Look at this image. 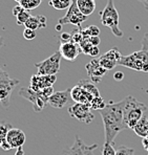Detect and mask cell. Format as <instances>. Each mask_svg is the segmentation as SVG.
<instances>
[{
	"label": "cell",
	"instance_id": "cell-1",
	"mask_svg": "<svg viewBox=\"0 0 148 155\" xmlns=\"http://www.w3.org/2000/svg\"><path fill=\"white\" fill-rule=\"evenodd\" d=\"M127 103V97L118 103L106 104L105 108L99 110L104 124L105 143H113L116 136L127 128L123 118V109Z\"/></svg>",
	"mask_w": 148,
	"mask_h": 155
},
{
	"label": "cell",
	"instance_id": "cell-2",
	"mask_svg": "<svg viewBox=\"0 0 148 155\" xmlns=\"http://www.w3.org/2000/svg\"><path fill=\"white\" fill-rule=\"evenodd\" d=\"M147 110L146 105L139 102L133 97H127V103L123 109V118L127 128L133 129V127L139 123V120L144 116V112Z\"/></svg>",
	"mask_w": 148,
	"mask_h": 155
},
{
	"label": "cell",
	"instance_id": "cell-3",
	"mask_svg": "<svg viewBox=\"0 0 148 155\" xmlns=\"http://www.w3.org/2000/svg\"><path fill=\"white\" fill-rule=\"evenodd\" d=\"M99 16L101 18L102 24L110 28V31H113V34L116 37H123L124 34L119 27V13H118L117 8H115L113 0H107L105 8L99 13Z\"/></svg>",
	"mask_w": 148,
	"mask_h": 155
},
{
	"label": "cell",
	"instance_id": "cell-4",
	"mask_svg": "<svg viewBox=\"0 0 148 155\" xmlns=\"http://www.w3.org/2000/svg\"><path fill=\"white\" fill-rule=\"evenodd\" d=\"M61 54L57 51L54 54L49 57L45 60L36 63L35 66L37 68V74L41 76H52L57 74L60 70V62H61Z\"/></svg>",
	"mask_w": 148,
	"mask_h": 155
},
{
	"label": "cell",
	"instance_id": "cell-5",
	"mask_svg": "<svg viewBox=\"0 0 148 155\" xmlns=\"http://www.w3.org/2000/svg\"><path fill=\"white\" fill-rule=\"evenodd\" d=\"M87 20V17L84 16L78 8L77 5V0H72L70 6L67 8V12L65 14V16H63L62 18H60L58 21L59 24L61 25H65V24H72L76 25L78 28H82L81 24L84 21Z\"/></svg>",
	"mask_w": 148,
	"mask_h": 155
},
{
	"label": "cell",
	"instance_id": "cell-6",
	"mask_svg": "<svg viewBox=\"0 0 148 155\" xmlns=\"http://www.w3.org/2000/svg\"><path fill=\"white\" fill-rule=\"evenodd\" d=\"M68 113L72 118L81 123H85V124H90L95 118L89 104L75 103L68 108Z\"/></svg>",
	"mask_w": 148,
	"mask_h": 155
},
{
	"label": "cell",
	"instance_id": "cell-7",
	"mask_svg": "<svg viewBox=\"0 0 148 155\" xmlns=\"http://www.w3.org/2000/svg\"><path fill=\"white\" fill-rule=\"evenodd\" d=\"M18 93L21 97H24L33 104L35 112H40L47 104V102L42 97L40 91H35L29 87H21Z\"/></svg>",
	"mask_w": 148,
	"mask_h": 155
},
{
	"label": "cell",
	"instance_id": "cell-8",
	"mask_svg": "<svg viewBox=\"0 0 148 155\" xmlns=\"http://www.w3.org/2000/svg\"><path fill=\"white\" fill-rule=\"evenodd\" d=\"M98 148L97 143H92V146L86 145L79 137V135H75V142L72 147L67 148L63 151L62 155H95L94 151Z\"/></svg>",
	"mask_w": 148,
	"mask_h": 155
},
{
	"label": "cell",
	"instance_id": "cell-9",
	"mask_svg": "<svg viewBox=\"0 0 148 155\" xmlns=\"http://www.w3.org/2000/svg\"><path fill=\"white\" fill-rule=\"evenodd\" d=\"M85 68H86V72H87V76L89 78V80L95 84L101 82L102 77L107 71V70L104 69V68L100 65L99 59L98 58H94L89 63H87Z\"/></svg>",
	"mask_w": 148,
	"mask_h": 155
},
{
	"label": "cell",
	"instance_id": "cell-10",
	"mask_svg": "<svg viewBox=\"0 0 148 155\" xmlns=\"http://www.w3.org/2000/svg\"><path fill=\"white\" fill-rule=\"evenodd\" d=\"M59 51L61 54V57L63 59L67 61H75L77 59V57L79 56V54L82 52L81 47L78 43H75L72 41L69 42H64L60 43V47H59Z\"/></svg>",
	"mask_w": 148,
	"mask_h": 155
},
{
	"label": "cell",
	"instance_id": "cell-11",
	"mask_svg": "<svg viewBox=\"0 0 148 155\" xmlns=\"http://www.w3.org/2000/svg\"><path fill=\"white\" fill-rule=\"evenodd\" d=\"M57 78L56 74H52V76H41V74H34L31 78V84H29V88L35 91H40L41 89L49 86H53V84L56 82Z\"/></svg>",
	"mask_w": 148,
	"mask_h": 155
},
{
	"label": "cell",
	"instance_id": "cell-12",
	"mask_svg": "<svg viewBox=\"0 0 148 155\" xmlns=\"http://www.w3.org/2000/svg\"><path fill=\"white\" fill-rule=\"evenodd\" d=\"M72 95H70V89L62 90V91H57L54 92L53 94L49 97L47 104H49L52 107L57 109H62L63 107L66 105L68 102L72 101Z\"/></svg>",
	"mask_w": 148,
	"mask_h": 155
},
{
	"label": "cell",
	"instance_id": "cell-13",
	"mask_svg": "<svg viewBox=\"0 0 148 155\" xmlns=\"http://www.w3.org/2000/svg\"><path fill=\"white\" fill-rule=\"evenodd\" d=\"M6 140L10 143L12 149L22 147L25 143V134L22 130L18 128H11L6 134Z\"/></svg>",
	"mask_w": 148,
	"mask_h": 155
},
{
	"label": "cell",
	"instance_id": "cell-14",
	"mask_svg": "<svg viewBox=\"0 0 148 155\" xmlns=\"http://www.w3.org/2000/svg\"><path fill=\"white\" fill-rule=\"evenodd\" d=\"M70 95H72V101H75V103L81 104H89L92 100L94 99V95L90 94L89 92H87L79 85L70 88Z\"/></svg>",
	"mask_w": 148,
	"mask_h": 155
},
{
	"label": "cell",
	"instance_id": "cell-15",
	"mask_svg": "<svg viewBox=\"0 0 148 155\" xmlns=\"http://www.w3.org/2000/svg\"><path fill=\"white\" fill-rule=\"evenodd\" d=\"M143 64H144V62L136 56L135 52L129 54V56H123L121 60L119 61V63H118V65L125 66V67L136 70V71H142Z\"/></svg>",
	"mask_w": 148,
	"mask_h": 155
},
{
	"label": "cell",
	"instance_id": "cell-16",
	"mask_svg": "<svg viewBox=\"0 0 148 155\" xmlns=\"http://www.w3.org/2000/svg\"><path fill=\"white\" fill-rule=\"evenodd\" d=\"M24 26H25L26 28L33 29V31H36V29H38V28H45V27H46V18L41 15L34 16V17L31 16L29 19L25 22Z\"/></svg>",
	"mask_w": 148,
	"mask_h": 155
},
{
	"label": "cell",
	"instance_id": "cell-17",
	"mask_svg": "<svg viewBox=\"0 0 148 155\" xmlns=\"http://www.w3.org/2000/svg\"><path fill=\"white\" fill-rule=\"evenodd\" d=\"M77 5L79 11L86 17L92 15L96 10L95 0H77Z\"/></svg>",
	"mask_w": 148,
	"mask_h": 155
},
{
	"label": "cell",
	"instance_id": "cell-18",
	"mask_svg": "<svg viewBox=\"0 0 148 155\" xmlns=\"http://www.w3.org/2000/svg\"><path fill=\"white\" fill-rule=\"evenodd\" d=\"M133 130L135 131V133L136 135L140 136V137H142V138L146 137L148 135V118H147V116L146 115L143 116V117L139 120L138 124L133 127Z\"/></svg>",
	"mask_w": 148,
	"mask_h": 155
},
{
	"label": "cell",
	"instance_id": "cell-19",
	"mask_svg": "<svg viewBox=\"0 0 148 155\" xmlns=\"http://www.w3.org/2000/svg\"><path fill=\"white\" fill-rule=\"evenodd\" d=\"M77 85L81 86L83 89H85L87 92H89L90 94L94 95V97H101V95H100V91L98 90L96 84L92 83L90 80H80Z\"/></svg>",
	"mask_w": 148,
	"mask_h": 155
},
{
	"label": "cell",
	"instance_id": "cell-20",
	"mask_svg": "<svg viewBox=\"0 0 148 155\" xmlns=\"http://www.w3.org/2000/svg\"><path fill=\"white\" fill-rule=\"evenodd\" d=\"M19 84L18 80H14L12 78H10L8 74L6 71H4L1 67H0V85H12L16 86Z\"/></svg>",
	"mask_w": 148,
	"mask_h": 155
},
{
	"label": "cell",
	"instance_id": "cell-21",
	"mask_svg": "<svg viewBox=\"0 0 148 155\" xmlns=\"http://www.w3.org/2000/svg\"><path fill=\"white\" fill-rule=\"evenodd\" d=\"M72 0H51L49 2V5L53 6L55 10L58 11H62V10H66L70 6Z\"/></svg>",
	"mask_w": 148,
	"mask_h": 155
},
{
	"label": "cell",
	"instance_id": "cell-22",
	"mask_svg": "<svg viewBox=\"0 0 148 155\" xmlns=\"http://www.w3.org/2000/svg\"><path fill=\"white\" fill-rule=\"evenodd\" d=\"M99 59V62H100V65L102 66V67L104 68V69H106L108 71V70H111L113 69V68L116 67V66L118 65V62L115 60H111V59H108L106 58V57H104L103 54L102 56H100Z\"/></svg>",
	"mask_w": 148,
	"mask_h": 155
},
{
	"label": "cell",
	"instance_id": "cell-23",
	"mask_svg": "<svg viewBox=\"0 0 148 155\" xmlns=\"http://www.w3.org/2000/svg\"><path fill=\"white\" fill-rule=\"evenodd\" d=\"M42 0H20L19 1V5H21L24 10L27 11H32L34 8H38L41 4Z\"/></svg>",
	"mask_w": 148,
	"mask_h": 155
},
{
	"label": "cell",
	"instance_id": "cell-24",
	"mask_svg": "<svg viewBox=\"0 0 148 155\" xmlns=\"http://www.w3.org/2000/svg\"><path fill=\"white\" fill-rule=\"evenodd\" d=\"M81 33L83 38H88V37H97L100 35V29L98 26L96 25H89L88 27L84 29H81Z\"/></svg>",
	"mask_w": 148,
	"mask_h": 155
},
{
	"label": "cell",
	"instance_id": "cell-25",
	"mask_svg": "<svg viewBox=\"0 0 148 155\" xmlns=\"http://www.w3.org/2000/svg\"><path fill=\"white\" fill-rule=\"evenodd\" d=\"M89 106L92 110H101V109L105 108L106 104L104 103V100L102 97H95L89 103Z\"/></svg>",
	"mask_w": 148,
	"mask_h": 155
},
{
	"label": "cell",
	"instance_id": "cell-26",
	"mask_svg": "<svg viewBox=\"0 0 148 155\" xmlns=\"http://www.w3.org/2000/svg\"><path fill=\"white\" fill-rule=\"evenodd\" d=\"M29 17H31L29 11L24 10V8H23L21 12L16 16V21H17V24H18V25H24V24H25V22L29 19Z\"/></svg>",
	"mask_w": 148,
	"mask_h": 155
},
{
	"label": "cell",
	"instance_id": "cell-27",
	"mask_svg": "<svg viewBox=\"0 0 148 155\" xmlns=\"http://www.w3.org/2000/svg\"><path fill=\"white\" fill-rule=\"evenodd\" d=\"M133 154H135V150L133 148L125 147V146H120L116 150V155H133Z\"/></svg>",
	"mask_w": 148,
	"mask_h": 155
},
{
	"label": "cell",
	"instance_id": "cell-28",
	"mask_svg": "<svg viewBox=\"0 0 148 155\" xmlns=\"http://www.w3.org/2000/svg\"><path fill=\"white\" fill-rule=\"evenodd\" d=\"M81 29L82 28H77V29H74V31H72V41L75 43H78V44H80L81 41L83 40V36H82V33H81Z\"/></svg>",
	"mask_w": 148,
	"mask_h": 155
},
{
	"label": "cell",
	"instance_id": "cell-29",
	"mask_svg": "<svg viewBox=\"0 0 148 155\" xmlns=\"http://www.w3.org/2000/svg\"><path fill=\"white\" fill-rule=\"evenodd\" d=\"M113 145V143H104L103 150H102V155H116V150Z\"/></svg>",
	"mask_w": 148,
	"mask_h": 155
},
{
	"label": "cell",
	"instance_id": "cell-30",
	"mask_svg": "<svg viewBox=\"0 0 148 155\" xmlns=\"http://www.w3.org/2000/svg\"><path fill=\"white\" fill-rule=\"evenodd\" d=\"M40 92H41V95H42L43 99H44L46 102H49V97L53 94L55 91H54L53 86H49V87H45V88H43V89H41Z\"/></svg>",
	"mask_w": 148,
	"mask_h": 155
},
{
	"label": "cell",
	"instance_id": "cell-31",
	"mask_svg": "<svg viewBox=\"0 0 148 155\" xmlns=\"http://www.w3.org/2000/svg\"><path fill=\"white\" fill-rule=\"evenodd\" d=\"M23 37L26 40H34L36 38V31H33V29L25 27L23 31Z\"/></svg>",
	"mask_w": 148,
	"mask_h": 155
},
{
	"label": "cell",
	"instance_id": "cell-32",
	"mask_svg": "<svg viewBox=\"0 0 148 155\" xmlns=\"http://www.w3.org/2000/svg\"><path fill=\"white\" fill-rule=\"evenodd\" d=\"M72 41V35L69 33H62L59 38V42L60 43H64V42H69Z\"/></svg>",
	"mask_w": 148,
	"mask_h": 155
},
{
	"label": "cell",
	"instance_id": "cell-33",
	"mask_svg": "<svg viewBox=\"0 0 148 155\" xmlns=\"http://www.w3.org/2000/svg\"><path fill=\"white\" fill-rule=\"evenodd\" d=\"M87 39H88V41H89V43L92 45V46H98V45L100 44V42H101L99 36H97V37H88Z\"/></svg>",
	"mask_w": 148,
	"mask_h": 155
},
{
	"label": "cell",
	"instance_id": "cell-34",
	"mask_svg": "<svg viewBox=\"0 0 148 155\" xmlns=\"http://www.w3.org/2000/svg\"><path fill=\"white\" fill-rule=\"evenodd\" d=\"M141 45H142V49L148 51V33L144 35V37L142 39V42H141Z\"/></svg>",
	"mask_w": 148,
	"mask_h": 155
},
{
	"label": "cell",
	"instance_id": "cell-35",
	"mask_svg": "<svg viewBox=\"0 0 148 155\" xmlns=\"http://www.w3.org/2000/svg\"><path fill=\"white\" fill-rule=\"evenodd\" d=\"M99 54H100L99 47H98V46H92V49H90V51H89V54H88V56L92 57V58H97Z\"/></svg>",
	"mask_w": 148,
	"mask_h": 155
},
{
	"label": "cell",
	"instance_id": "cell-36",
	"mask_svg": "<svg viewBox=\"0 0 148 155\" xmlns=\"http://www.w3.org/2000/svg\"><path fill=\"white\" fill-rule=\"evenodd\" d=\"M0 148H1L2 150H4V151H8V150L12 149V147L10 146V143H8V140H6V138L4 140H2L1 143H0Z\"/></svg>",
	"mask_w": 148,
	"mask_h": 155
},
{
	"label": "cell",
	"instance_id": "cell-37",
	"mask_svg": "<svg viewBox=\"0 0 148 155\" xmlns=\"http://www.w3.org/2000/svg\"><path fill=\"white\" fill-rule=\"evenodd\" d=\"M113 79H115L116 81H122V80L124 79V74H123L122 71H117L113 74Z\"/></svg>",
	"mask_w": 148,
	"mask_h": 155
},
{
	"label": "cell",
	"instance_id": "cell-38",
	"mask_svg": "<svg viewBox=\"0 0 148 155\" xmlns=\"http://www.w3.org/2000/svg\"><path fill=\"white\" fill-rule=\"evenodd\" d=\"M22 10H23V8H22L21 5H19V4H18V5H16V6H14V8H13V15L16 17V16L21 12Z\"/></svg>",
	"mask_w": 148,
	"mask_h": 155
},
{
	"label": "cell",
	"instance_id": "cell-39",
	"mask_svg": "<svg viewBox=\"0 0 148 155\" xmlns=\"http://www.w3.org/2000/svg\"><path fill=\"white\" fill-rule=\"evenodd\" d=\"M15 155H24V151H23V149H22V147H19L16 149Z\"/></svg>",
	"mask_w": 148,
	"mask_h": 155
},
{
	"label": "cell",
	"instance_id": "cell-40",
	"mask_svg": "<svg viewBox=\"0 0 148 155\" xmlns=\"http://www.w3.org/2000/svg\"><path fill=\"white\" fill-rule=\"evenodd\" d=\"M2 46H4V38H2L1 36H0V48H1Z\"/></svg>",
	"mask_w": 148,
	"mask_h": 155
},
{
	"label": "cell",
	"instance_id": "cell-41",
	"mask_svg": "<svg viewBox=\"0 0 148 155\" xmlns=\"http://www.w3.org/2000/svg\"><path fill=\"white\" fill-rule=\"evenodd\" d=\"M61 28H62V25H61V24H57L56 25V31H61Z\"/></svg>",
	"mask_w": 148,
	"mask_h": 155
},
{
	"label": "cell",
	"instance_id": "cell-42",
	"mask_svg": "<svg viewBox=\"0 0 148 155\" xmlns=\"http://www.w3.org/2000/svg\"><path fill=\"white\" fill-rule=\"evenodd\" d=\"M143 5H144L145 10H147V11H148V4H143Z\"/></svg>",
	"mask_w": 148,
	"mask_h": 155
},
{
	"label": "cell",
	"instance_id": "cell-43",
	"mask_svg": "<svg viewBox=\"0 0 148 155\" xmlns=\"http://www.w3.org/2000/svg\"><path fill=\"white\" fill-rule=\"evenodd\" d=\"M15 1H16V2H18V3H19V1H20V0H15Z\"/></svg>",
	"mask_w": 148,
	"mask_h": 155
},
{
	"label": "cell",
	"instance_id": "cell-44",
	"mask_svg": "<svg viewBox=\"0 0 148 155\" xmlns=\"http://www.w3.org/2000/svg\"><path fill=\"white\" fill-rule=\"evenodd\" d=\"M144 138H146V140H148V135H147V136H146V137H144Z\"/></svg>",
	"mask_w": 148,
	"mask_h": 155
},
{
	"label": "cell",
	"instance_id": "cell-45",
	"mask_svg": "<svg viewBox=\"0 0 148 155\" xmlns=\"http://www.w3.org/2000/svg\"><path fill=\"white\" fill-rule=\"evenodd\" d=\"M147 152H148V150H147Z\"/></svg>",
	"mask_w": 148,
	"mask_h": 155
},
{
	"label": "cell",
	"instance_id": "cell-46",
	"mask_svg": "<svg viewBox=\"0 0 148 155\" xmlns=\"http://www.w3.org/2000/svg\"><path fill=\"white\" fill-rule=\"evenodd\" d=\"M0 101H1V100H0Z\"/></svg>",
	"mask_w": 148,
	"mask_h": 155
},
{
	"label": "cell",
	"instance_id": "cell-47",
	"mask_svg": "<svg viewBox=\"0 0 148 155\" xmlns=\"http://www.w3.org/2000/svg\"><path fill=\"white\" fill-rule=\"evenodd\" d=\"M95 1H96V0H95Z\"/></svg>",
	"mask_w": 148,
	"mask_h": 155
}]
</instances>
